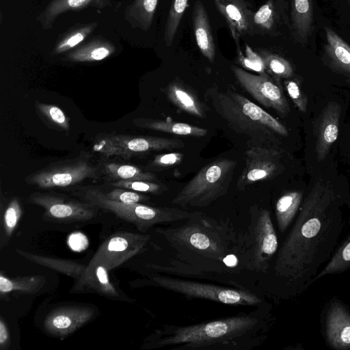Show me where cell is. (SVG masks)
<instances>
[{
	"instance_id": "cell-11",
	"label": "cell",
	"mask_w": 350,
	"mask_h": 350,
	"mask_svg": "<svg viewBox=\"0 0 350 350\" xmlns=\"http://www.w3.org/2000/svg\"><path fill=\"white\" fill-rule=\"evenodd\" d=\"M149 234L118 232L108 237L98 247L88 267L102 265L109 271L118 268L132 257L144 252Z\"/></svg>"
},
{
	"instance_id": "cell-20",
	"label": "cell",
	"mask_w": 350,
	"mask_h": 350,
	"mask_svg": "<svg viewBox=\"0 0 350 350\" xmlns=\"http://www.w3.org/2000/svg\"><path fill=\"white\" fill-rule=\"evenodd\" d=\"M192 23L198 49L210 62H213L215 45L206 10L200 0L196 1L193 10Z\"/></svg>"
},
{
	"instance_id": "cell-42",
	"label": "cell",
	"mask_w": 350,
	"mask_h": 350,
	"mask_svg": "<svg viewBox=\"0 0 350 350\" xmlns=\"http://www.w3.org/2000/svg\"><path fill=\"white\" fill-rule=\"evenodd\" d=\"M86 0H68V4L70 7H77L82 5Z\"/></svg>"
},
{
	"instance_id": "cell-23",
	"label": "cell",
	"mask_w": 350,
	"mask_h": 350,
	"mask_svg": "<svg viewBox=\"0 0 350 350\" xmlns=\"http://www.w3.org/2000/svg\"><path fill=\"white\" fill-rule=\"evenodd\" d=\"M326 53L334 66L350 77V46L334 31L325 27Z\"/></svg>"
},
{
	"instance_id": "cell-10",
	"label": "cell",
	"mask_w": 350,
	"mask_h": 350,
	"mask_svg": "<svg viewBox=\"0 0 350 350\" xmlns=\"http://www.w3.org/2000/svg\"><path fill=\"white\" fill-rule=\"evenodd\" d=\"M100 167L93 165L88 156L53 163L25 178L28 185L42 189L63 188L77 185L86 179L98 178Z\"/></svg>"
},
{
	"instance_id": "cell-18",
	"label": "cell",
	"mask_w": 350,
	"mask_h": 350,
	"mask_svg": "<svg viewBox=\"0 0 350 350\" xmlns=\"http://www.w3.org/2000/svg\"><path fill=\"white\" fill-rule=\"evenodd\" d=\"M226 19L237 48L241 36L250 34L254 27L253 12L243 0H213Z\"/></svg>"
},
{
	"instance_id": "cell-12",
	"label": "cell",
	"mask_w": 350,
	"mask_h": 350,
	"mask_svg": "<svg viewBox=\"0 0 350 350\" xmlns=\"http://www.w3.org/2000/svg\"><path fill=\"white\" fill-rule=\"evenodd\" d=\"M29 202L44 210V217L57 223L85 221L97 216L98 208L85 202L52 192H35Z\"/></svg>"
},
{
	"instance_id": "cell-15",
	"label": "cell",
	"mask_w": 350,
	"mask_h": 350,
	"mask_svg": "<svg viewBox=\"0 0 350 350\" xmlns=\"http://www.w3.org/2000/svg\"><path fill=\"white\" fill-rule=\"evenodd\" d=\"M93 308L83 305H66L52 309L46 316L44 331L51 336L63 338L88 323L94 316Z\"/></svg>"
},
{
	"instance_id": "cell-34",
	"label": "cell",
	"mask_w": 350,
	"mask_h": 350,
	"mask_svg": "<svg viewBox=\"0 0 350 350\" xmlns=\"http://www.w3.org/2000/svg\"><path fill=\"white\" fill-rule=\"evenodd\" d=\"M245 55H243L240 48H237V60L244 68L255 71L260 75L267 74L264 62L260 54L254 51L248 44L245 45Z\"/></svg>"
},
{
	"instance_id": "cell-5",
	"label": "cell",
	"mask_w": 350,
	"mask_h": 350,
	"mask_svg": "<svg viewBox=\"0 0 350 350\" xmlns=\"http://www.w3.org/2000/svg\"><path fill=\"white\" fill-rule=\"evenodd\" d=\"M200 217L189 219L187 224L177 228H160L158 232L181 252L224 262L231 254L227 235H224L219 227L213 226Z\"/></svg>"
},
{
	"instance_id": "cell-4",
	"label": "cell",
	"mask_w": 350,
	"mask_h": 350,
	"mask_svg": "<svg viewBox=\"0 0 350 350\" xmlns=\"http://www.w3.org/2000/svg\"><path fill=\"white\" fill-rule=\"evenodd\" d=\"M74 193L99 209L131 223L142 232L161 223L189 219L201 215L198 212L191 213L176 208L155 207L142 203H123L111 200L103 196L98 187H80Z\"/></svg>"
},
{
	"instance_id": "cell-38",
	"label": "cell",
	"mask_w": 350,
	"mask_h": 350,
	"mask_svg": "<svg viewBox=\"0 0 350 350\" xmlns=\"http://www.w3.org/2000/svg\"><path fill=\"white\" fill-rule=\"evenodd\" d=\"M180 152H170L156 155L150 163V166L157 169H165L180 163L183 158Z\"/></svg>"
},
{
	"instance_id": "cell-6",
	"label": "cell",
	"mask_w": 350,
	"mask_h": 350,
	"mask_svg": "<svg viewBox=\"0 0 350 350\" xmlns=\"http://www.w3.org/2000/svg\"><path fill=\"white\" fill-rule=\"evenodd\" d=\"M236 160L221 158L203 167L172 200L182 208L204 207L224 196L234 173Z\"/></svg>"
},
{
	"instance_id": "cell-29",
	"label": "cell",
	"mask_w": 350,
	"mask_h": 350,
	"mask_svg": "<svg viewBox=\"0 0 350 350\" xmlns=\"http://www.w3.org/2000/svg\"><path fill=\"white\" fill-rule=\"evenodd\" d=\"M36 109L38 116L48 126L58 131L70 129L68 118L58 107L36 102Z\"/></svg>"
},
{
	"instance_id": "cell-30",
	"label": "cell",
	"mask_w": 350,
	"mask_h": 350,
	"mask_svg": "<svg viewBox=\"0 0 350 350\" xmlns=\"http://www.w3.org/2000/svg\"><path fill=\"white\" fill-rule=\"evenodd\" d=\"M260 55L264 62L267 73L273 76L275 81H278L279 79H288L293 76V67L284 58L267 51H262Z\"/></svg>"
},
{
	"instance_id": "cell-16",
	"label": "cell",
	"mask_w": 350,
	"mask_h": 350,
	"mask_svg": "<svg viewBox=\"0 0 350 350\" xmlns=\"http://www.w3.org/2000/svg\"><path fill=\"white\" fill-rule=\"evenodd\" d=\"M341 106L335 101L329 102L317 120L315 126V152L318 161H323L338 135Z\"/></svg>"
},
{
	"instance_id": "cell-37",
	"label": "cell",
	"mask_w": 350,
	"mask_h": 350,
	"mask_svg": "<svg viewBox=\"0 0 350 350\" xmlns=\"http://www.w3.org/2000/svg\"><path fill=\"white\" fill-rule=\"evenodd\" d=\"M254 25L262 30H270L274 22V10L272 0H268L254 14Z\"/></svg>"
},
{
	"instance_id": "cell-3",
	"label": "cell",
	"mask_w": 350,
	"mask_h": 350,
	"mask_svg": "<svg viewBox=\"0 0 350 350\" xmlns=\"http://www.w3.org/2000/svg\"><path fill=\"white\" fill-rule=\"evenodd\" d=\"M204 100L206 107H211L232 130L254 140L256 146L272 147L273 137L288 135L284 125L232 88H208Z\"/></svg>"
},
{
	"instance_id": "cell-25",
	"label": "cell",
	"mask_w": 350,
	"mask_h": 350,
	"mask_svg": "<svg viewBox=\"0 0 350 350\" xmlns=\"http://www.w3.org/2000/svg\"><path fill=\"white\" fill-rule=\"evenodd\" d=\"M45 279L40 275L8 278L0 274L1 295L10 293L33 294L38 292L44 286Z\"/></svg>"
},
{
	"instance_id": "cell-24",
	"label": "cell",
	"mask_w": 350,
	"mask_h": 350,
	"mask_svg": "<svg viewBox=\"0 0 350 350\" xmlns=\"http://www.w3.org/2000/svg\"><path fill=\"white\" fill-rule=\"evenodd\" d=\"M100 168L102 172L113 181L137 180L154 181L157 178L153 173L144 171L134 165L103 162Z\"/></svg>"
},
{
	"instance_id": "cell-31",
	"label": "cell",
	"mask_w": 350,
	"mask_h": 350,
	"mask_svg": "<svg viewBox=\"0 0 350 350\" xmlns=\"http://www.w3.org/2000/svg\"><path fill=\"white\" fill-rule=\"evenodd\" d=\"M189 0H172L165 27L164 39L167 46L172 44Z\"/></svg>"
},
{
	"instance_id": "cell-8",
	"label": "cell",
	"mask_w": 350,
	"mask_h": 350,
	"mask_svg": "<svg viewBox=\"0 0 350 350\" xmlns=\"http://www.w3.org/2000/svg\"><path fill=\"white\" fill-rule=\"evenodd\" d=\"M250 215L245 266L265 272L278 249L277 234L268 210L254 205L250 208Z\"/></svg>"
},
{
	"instance_id": "cell-14",
	"label": "cell",
	"mask_w": 350,
	"mask_h": 350,
	"mask_svg": "<svg viewBox=\"0 0 350 350\" xmlns=\"http://www.w3.org/2000/svg\"><path fill=\"white\" fill-rule=\"evenodd\" d=\"M245 156V165L237 183L239 190L271 178L280 167L281 152L275 147L253 146Z\"/></svg>"
},
{
	"instance_id": "cell-39",
	"label": "cell",
	"mask_w": 350,
	"mask_h": 350,
	"mask_svg": "<svg viewBox=\"0 0 350 350\" xmlns=\"http://www.w3.org/2000/svg\"><path fill=\"white\" fill-rule=\"evenodd\" d=\"M10 337L8 326L2 317L0 319V349H7L10 346Z\"/></svg>"
},
{
	"instance_id": "cell-36",
	"label": "cell",
	"mask_w": 350,
	"mask_h": 350,
	"mask_svg": "<svg viewBox=\"0 0 350 350\" xmlns=\"http://www.w3.org/2000/svg\"><path fill=\"white\" fill-rule=\"evenodd\" d=\"M286 90L295 107L305 113L308 107L307 96L302 91L299 82L295 79H288L284 82Z\"/></svg>"
},
{
	"instance_id": "cell-2",
	"label": "cell",
	"mask_w": 350,
	"mask_h": 350,
	"mask_svg": "<svg viewBox=\"0 0 350 350\" xmlns=\"http://www.w3.org/2000/svg\"><path fill=\"white\" fill-rule=\"evenodd\" d=\"M262 317L254 312L186 326L165 325L152 334L147 345L178 350L239 349L249 345L262 328Z\"/></svg>"
},
{
	"instance_id": "cell-33",
	"label": "cell",
	"mask_w": 350,
	"mask_h": 350,
	"mask_svg": "<svg viewBox=\"0 0 350 350\" xmlns=\"http://www.w3.org/2000/svg\"><path fill=\"white\" fill-rule=\"evenodd\" d=\"M111 187L130 189L137 192L159 195L167 190L165 185L148 180H116L109 183Z\"/></svg>"
},
{
	"instance_id": "cell-28",
	"label": "cell",
	"mask_w": 350,
	"mask_h": 350,
	"mask_svg": "<svg viewBox=\"0 0 350 350\" xmlns=\"http://www.w3.org/2000/svg\"><path fill=\"white\" fill-rule=\"evenodd\" d=\"M23 214V208L18 198H12L5 207L1 217V246H5Z\"/></svg>"
},
{
	"instance_id": "cell-9",
	"label": "cell",
	"mask_w": 350,
	"mask_h": 350,
	"mask_svg": "<svg viewBox=\"0 0 350 350\" xmlns=\"http://www.w3.org/2000/svg\"><path fill=\"white\" fill-rule=\"evenodd\" d=\"M185 143L178 138L133 135L116 133L97 136L93 150L106 157L129 159L152 151L181 148Z\"/></svg>"
},
{
	"instance_id": "cell-22",
	"label": "cell",
	"mask_w": 350,
	"mask_h": 350,
	"mask_svg": "<svg viewBox=\"0 0 350 350\" xmlns=\"http://www.w3.org/2000/svg\"><path fill=\"white\" fill-rule=\"evenodd\" d=\"M137 127L178 135L203 137L207 130L185 122L140 118L133 120Z\"/></svg>"
},
{
	"instance_id": "cell-27",
	"label": "cell",
	"mask_w": 350,
	"mask_h": 350,
	"mask_svg": "<svg viewBox=\"0 0 350 350\" xmlns=\"http://www.w3.org/2000/svg\"><path fill=\"white\" fill-rule=\"evenodd\" d=\"M291 16L295 31L301 38H307L313 23L312 0H292Z\"/></svg>"
},
{
	"instance_id": "cell-41",
	"label": "cell",
	"mask_w": 350,
	"mask_h": 350,
	"mask_svg": "<svg viewBox=\"0 0 350 350\" xmlns=\"http://www.w3.org/2000/svg\"><path fill=\"white\" fill-rule=\"evenodd\" d=\"M83 39V36L81 33H77L70 38L67 42L66 44L69 46H73L76 44H77L79 42H80Z\"/></svg>"
},
{
	"instance_id": "cell-32",
	"label": "cell",
	"mask_w": 350,
	"mask_h": 350,
	"mask_svg": "<svg viewBox=\"0 0 350 350\" xmlns=\"http://www.w3.org/2000/svg\"><path fill=\"white\" fill-rule=\"evenodd\" d=\"M350 266V237L340 247L316 279L331 273L342 271Z\"/></svg>"
},
{
	"instance_id": "cell-17",
	"label": "cell",
	"mask_w": 350,
	"mask_h": 350,
	"mask_svg": "<svg viewBox=\"0 0 350 350\" xmlns=\"http://www.w3.org/2000/svg\"><path fill=\"white\" fill-rule=\"evenodd\" d=\"M17 252L31 261L72 278L76 282L71 293H91L88 265L70 260L38 255L18 250Z\"/></svg>"
},
{
	"instance_id": "cell-1",
	"label": "cell",
	"mask_w": 350,
	"mask_h": 350,
	"mask_svg": "<svg viewBox=\"0 0 350 350\" xmlns=\"http://www.w3.org/2000/svg\"><path fill=\"white\" fill-rule=\"evenodd\" d=\"M334 192L321 180L314 184L301 206L288 237L280 249L274 270L293 282H305L323 261L324 247L334 241V230L339 227L330 211Z\"/></svg>"
},
{
	"instance_id": "cell-19",
	"label": "cell",
	"mask_w": 350,
	"mask_h": 350,
	"mask_svg": "<svg viewBox=\"0 0 350 350\" xmlns=\"http://www.w3.org/2000/svg\"><path fill=\"white\" fill-rule=\"evenodd\" d=\"M326 336L333 348L350 349V314L338 303L332 304L327 311Z\"/></svg>"
},
{
	"instance_id": "cell-35",
	"label": "cell",
	"mask_w": 350,
	"mask_h": 350,
	"mask_svg": "<svg viewBox=\"0 0 350 350\" xmlns=\"http://www.w3.org/2000/svg\"><path fill=\"white\" fill-rule=\"evenodd\" d=\"M109 191L100 189L103 196L111 200L123 203H142L148 200V196L127 189L112 187Z\"/></svg>"
},
{
	"instance_id": "cell-7",
	"label": "cell",
	"mask_w": 350,
	"mask_h": 350,
	"mask_svg": "<svg viewBox=\"0 0 350 350\" xmlns=\"http://www.w3.org/2000/svg\"><path fill=\"white\" fill-rule=\"evenodd\" d=\"M148 284L181 294L188 298L204 299L228 305L255 306L261 302L257 295L244 290L165 275H154L149 278Z\"/></svg>"
},
{
	"instance_id": "cell-21",
	"label": "cell",
	"mask_w": 350,
	"mask_h": 350,
	"mask_svg": "<svg viewBox=\"0 0 350 350\" xmlns=\"http://www.w3.org/2000/svg\"><path fill=\"white\" fill-rule=\"evenodd\" d=\"M165 93L171 103L182 111L200 118L206 116L204 105L194 91L181 81L175 79L170 82Z\"/></svg>"
},
{
	"instance_id": "cell-40",
	"label": "cell",
	"mask_w": 350,
	"mask_h": 350,
	"mask_svg": "<svg viewBox=\"0 0 350 350\" xmlns=\"http://www.w3.org/2000/svg\"><path fill=\"white\" fill-rule=\"evenodd\" d=\"M109 54V51L105 47L96 48L93 50L90 53V58L94 60H100Z\"/></svg>"
},
{
	"instance_id": "cell-26",
	"label": "cell",
	"mask_w": 350,
	"mask_h": 350,
	"mask_svg": "<svg viewBox=\"0 0 350 350\" xmlns=\"http://www.w3.org/2000/svg\"><path fill=\"white\" fill-rule=\"evenodd\" d=\"M303 193L290 191L282 196L275 204V217L278 227L284 232L293 219L301 204Z\"/></svg>"
},
{
	"instance_id": "cell-13",
	"label": "cell",
	"mask_w": 350,
	"mask_h": 350,
	"mask_svg": "<svg viewBox=\"0 0 350 350\" xmlns=\"http://www.w3.org/2000/svg\"><path fill=\"white\" fill-rule=\"evenodd\" d=\"M231 70L241 87L260 105L273 109L282 117L288 114L290 107L282 88L267 73L256 75L234 65Z\"/></svg>"
}]
</instances>
